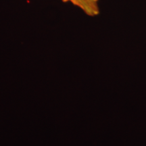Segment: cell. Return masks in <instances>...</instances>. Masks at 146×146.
<instances>
[{"label":"cell","instance_id":"1","mask_svg":"<svg viewBox=\"0 0 146 146\" xmlns=\"http://www.w3.org/2000/svg\"><path fill=\"white\" fill-rule=\"evenodd\" d=\"M64 3H70L83 11L86 15L95 17L100 13L99 0H62Z\"/></svg>","mask_w":146,"mask_h":146}]
</instances>
